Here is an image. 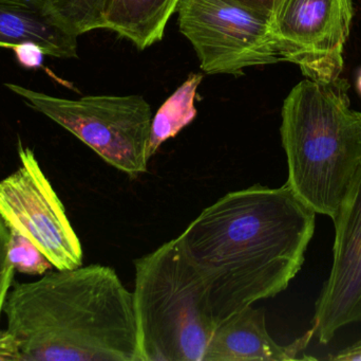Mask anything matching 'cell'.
Masks as SVG:
<instances>
[{
    "mask_svg": "<svg viewBox=\"0 0 361 361\" xmlns=\"http://www.w3.org/2000/svg\"><path fill=\"white\" fill-rule=\"evenodd\" d=\"M8 229V259L15 271L29 276H42L54 268L52 263L33 242L15 229L10 227Z\"/></svg>",
    "mask_w": 361,
    "mask_h": 361,
    "instance_id": "cell-15",
    "label": "cell"
},
{
    "mask_svg": "<svg viewBox=\"0 0 361 361\" xmlns=\"http://www.w3.org/2000/svg\"><path fill=\"white\" fill-rule=\"evenodd\" d=\"M0 361H21L18 345L8 329L0 330Z\"/></svg>",
    "mask_w": 361,
    "mask_h": 361,
    "instance_id": "cell-18",
    "label": "cell"
},
{
    "mask_svg": "<svg viewBox=\"0 0 361 361\" xmlns=\"http://www.w3.org/2000/svg\"><path fill=\"white\" fill-rule=\"evenodd\" d=\"M313 337L311 329L290 345H278L267 332L264 309L250 305L218 324L204 361L302 360Z\"/></svg>",
    "mask_w": 361,
    "mask_h": 361,
    "instance_id": "cell-10",
    "label": "cell"
},
{
    "mask_svg": "<svg viewBox=\"0 0 361 361\" xmlns=\"http://www.w3.org/2000/svg\"><path fill=\"white\" fill-rule=\"evenodd\" d=\"M349 83L305 78L281 110L288 184L316 214L334 220L361 178V112L352 110Z\"/></svg>",
    "mask_w": 361,
    "mask_h": 361,
    "instance_id": "cell-3",
    "label": "cell"
},
{
    "mask_svg": "<svg viewBox=\"0 0 361 361\" xmlns=\"http://www.w3.org/2000/svg\"><path fill=\"white\" fill-rule=\"evenodd\" d=\"M14 51L15 54H16L17 61L23 67L33 69V68L39 67L42 64L44 52L37 45H19V46L15 47Z\"/></svg>",
    "mask_w": 361,
    "mask_h": 361,
    "instance_id": "cell-17",
    "label": "cell"
},
{
    "mask_svg": "<svg viewBox=\"0 0 361 361\" xmlns=\"http://www.w3.org/2000/svg\"><path fill=\"white\" fill-rule=\"evenodd\" d=\"M180 0H103V29L144 50L162 40L167 23Z\"/></svg>",
    "mask_w": 361,
    "mask_h": 361,
    "instance_id": "cell-12",
    "label": "cell"
},
{
    "mask_svg": "<svg viewBox=\"0 0 361 361\" xmlns=\"http://www.w3.org/2000/svg\"><path fill=\"white\" fill-rule=\"evenodd\" d=\"M178 13L205 73L240 76L282 61L269 17L227 0H180Z\"/></svg>",
    "mask_w": 361,
    "mask_h": 361,
    "instance_id": "cell-6",
    "label": "cell"
},
{
    "mask_svg": "<svg viewBox=\"0 0 361 361\" xmlns=\"http://www.w3.org/2000/svg\"><path fill=\"white\" fill-rule=\"evenodd\" d=\"M18 155V169L0 180V215L33 242L57 271L82 266V244L35 154L19 143Z\"/></svg>",
    "mask_w": 361,
    "mask_h": 361,
    "instance_id": "cell-7",
    "label": "cell"
},
{
    "mask_svg": "<svg viewBox=\"0 0 361 361\" xmlns=\"http://www.w3.org/2000/svg\"><path fill=\"white\" fill-rule=\"evenodd\" d=\"M356 87H357L358 93H360L361 95V68L360 72H358L357 81H356Z\"/></svg>",
    "mask_w": 361,
    "mask_h": 361,
    "instance_id": "cell-21",
    "label": "cell"
},
{
    "mask_svg": "<svg viewBox=\"0 0 361 361\" xmlns=\"http://www.w3.org/2000/svg\"><path fill=\"white\" fill-rule=\"evenodd\" d=\"M353 15L352 0H278L271 23L282 61L314 82L341 78Z\"/></svg>",
    "mask_w": 361,
    "mask_h": 361,
    "instance_id": "cell-8",
    "label": "cell"
},
{
    "mask_svg": "<svg viewBox=\"0 0 361 361\" xmlns=\"http://www.w3.org/2000/svg\"><path fill=\"white\" fill-rule=\"evenodd\" d=\"M78 38L42 0H0V47L34 44L46 55L73 59Z\"/></svg>",
    "mask_w": 361,
    "mask_h": 361,
    "instance_id": "cell-11",
    "label": "cell"
},
{
    "mask_svg": "<svg viewBox=\"0 0 361 361\" xmlns=\"http://www.w3.org/2000/svg\"><path fill=\"white\" fill-rule=\"evenodd\" d=\"M6 86L129 177L137 178L148 171L152 112L142 95H87L71 100L11 83Z\"/></svg>",
    "mask_w": 361,
    "mask_h": 361,
    "instance_id": "cell-5",
    "label": "cell"
},
{
    "mask_svg": "<svg viewBox=\"0 0 361 361\" xmlns=\"http://www.w3.org/2000/svg\"><path fill=\"white\" fill-rule=\"evenodd\" d=\"M10 229L0 215V319L4 313V304L12 285L15 269L8 259Z\"/></svg>",
    "mask_w": 361,
    "mask_h": 361,
    "instance_id": "cell-16",
    "label": "cell"
},
{
    "mask_svg": "<svg viewBox=\"0 0 361 361\" xmlns=\"http://www.w3.org/2000/svg\"><path fill=\"white\" fill-rule=\"evenodd\" d=\"M227 1L233 2L238 6L254 11V12L259 13V14L271 19L274 8H275L278 0H227Z\"/></svg>",
    "mask_w": 361,
    "mask_h": 361,
    "instance_id": "cell-19",
    "label": "cell"
},
{
    "mask_svg": "<svg viewBox=\"0 0 361 361\" xmlns=\"http://www.w3.org/2000/svg\"><path fill=\"white\" fill-rule=\"evenodd\" d=\"M333 222L332 269L312 321L314 337L322 345L345 326L361 322V178Z\"/></svg>",
    "mask_w": 361,
    "mask_h": 361,
    "instance_id": "cell-9",
    "label": "cell"
},
{
    "mask_svg": "<svg viewBox=\"0 0 361 361\" xmlns=\"http://www.w3.org/2000/svg\"><path fill=\"white\" fill-rule=\"evenodd\" d=\"M326 360L333 361H361V339L354 345L329 355Z\"/></svg>",
    "mask_w": 361,
    "mask_h": 361,
    "instance_id": "cell-20",
    "label": "cell"
},
{
    "mask_svg": "<svg viewBox=\"0 0 361 361\" xmlns=\"http://www.w3.org/2000/svg\"><path fill=\"white\" fill-rule=\"evenodd\" d=\"M140 361H204L218 324L202 276L177 239L135 261Z\"/></svg>",
    "mask_w": 361,
    "mask_h": 361,
    "instance_id": "cell-4",
    "label": "cell"
},
{
    "mask_svg": "<svg viewBox=\"0 0 361 361\" xmlns=\"http://www.w3.org/2000/svg\"><path fill=\"white\" fill-rule=\"evenodd\" d=\"M202 82L201 74H191L186 81L165 101L152 119L148 156L152 158L160 146L171 138L176 137L197 116L195 100Z\"/></svg>",
    "mask_w": 361,
    "mask_h": 361,
    "instance_id": "cell-13",
    "label": "cell"
},
{
    "mask_svg": "<svg viewBox=\"0 0 361 361\" xmlns=\"http://www.w3.org/2000/svg\"><path fill=\"white\" fill-rule=\"evenodd\" d=\"M74 35L103 29V0H42Z\"/></svg>",
    "mask_w": 361,
    "mask_h": 361,
    "instance_id": "cell-14",
    "label": "cell"
},
{
    "mask_svg": "<svg viewBox=\"0 0 361 361\" xmlns=\"http://www.w3.org/2000/svg\"><path fill=\"white\" fill-rule=\"evenodd\" d=\"M4 313L21 361H140L133 292L111 267L16 283Z\"/></svg>",
    "mask_w": 361,
    "mask_h": 361,
    "instance_id": "cell-2",
    "label": "cell"
},
{
    "mask_svg": "<svg viewBox=\"0 0 361 361\" xmlns=\"http://www.w3.org/2000/svg\"><path fill=\"white\" fill-rule=\"evenodd\" d=\"M315 224L288 184L228 193L189 224L177 242L205 281L216 324L288 288Z\"/></svg>",
    "mask_w": 361,
    "mask_h": 361,
    "instance_id": "cell-1",
    "label": "cell"
}]
</instances>
